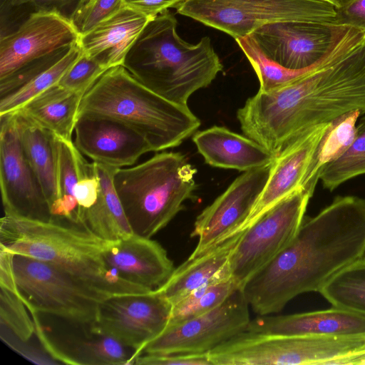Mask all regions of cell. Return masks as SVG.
Returning a JSON list of instances; mask_svg holds the SVG:
<instances>
[{
    "instance_id": "cell-1",
    "label": "cell",
    "mask_w": 365,
    "mask_h": 365,
    "mask_svg": "<svg viewBox=\"0 0 365 365\" xmlns=\"http://www.w3.org/2000/svg\"><path fill=\"white\" fill-rule=\"evenodd\" d=\"M365 115V31L349 26L315 68L259 91L237 111L241 130L274 158L317 125Z\"/></svg>"
},
{
    "instance_id": "cell-2",
    "label": "cell",
    "mask_w": 365,
    "mask_h": 365,
    "mask_svg": "<svg viewBox=\"0 0 365 365\" xmlns=\"http://www.w3.org/2000/svg\"><path fill=\"white\" fill-rule=\"evenodd\" d=\"M364 255L365 198L337 196L317 215L304 216L292 242L241 289L259 316L278 313Z\"/></svg>"
},
{
    "instance_id": "cell-3",
    "label": "cell",
    "mask_w": 365,
    "mask_h": 365,
    "mask_svg": "<svg viewBox=\"0 0 365 365\" xmlns=\"http://www.w3.org/2000/svg\"><path fill=\"white\" fill-rule=\"evenodd\" d=\"M178 21L165 10L151 19L122 64L140 83L163 98L187 106L190 96L207 87L223 65L208 36L192 44L177 32Z\"/></svg>"
},
{
    "instance_id": "cell-4",
    "label": "cell",
    "mask_w": 365,
    "mask_h": 365,
    "mask_svg": "<svg viewBox=\"0 0 365 365\" xmlns=\"http://www.w3.org/2000/svg\"><path fill=\"white\" fill-rule=\"evenodd\" d=\"M106 242L66 222L9 215L0 220V245L14 255L53 264L110 297L151 292L125 279L108 265L103 255Z\"/></svg>"
},
{
    "instance_id": "cell-5",
    "label": "cell",
    "mask_w": 365,
    "mask_h": 365,
    "mask_svg": "<svg viewBox=\"0 0 365 365\" xmlns=\"http://www.w3.org/2000/svg\"><path fill=\"white\" fill-rule=\"evenodd\" d=\"M84 113L123 123L140 134L152 151L179 145L200 125L187 106L155 93L122 65L108 69L83 95L78 115Z\"/></svg>"
},
{
    "instance_id": "cell-6",
    "label": "cell",
    "mask_w": 365,
    "mask_h": 365,
    "mask_svg": "<svg viewBox=\"0 0 365 365\" xmlns=\"http://www.w3.org/2000/svg\"><path fill=\"white\" fill-rule=\"evenodd\" d=\"M197 170L180 153L163 152L129 168H117L113 182L137 235L151 238L195 198Z\"/></svg>"
},
{
    "instance_id": "cell-7",
    "label": "cell",
    "mask_w": 365,
    "mask_h": 365,
    "mask_svg": "<svg viewBox=\"0 0 365 365\" xmlns=\"http://www.w3.org/2000/svg\"><path fill=\"white\" fill-rule=\"evenodd\" d=\"M13 266L19 292L31 314L42 312L91 325L102 302L110 297L46 262L14 254Z\"/></svg>"
},
{
    "instance_id": "cell-8",
    "label": "cell",
    "mask_w": 365,
    "mask_h": 365,
    "mask_svg": "<svg viewBox=\"0 0 365 365\" xmlns=\"http://www.w3.org/2000/svg\"><path fill=\"white\" fill-rule=\"evenodd\" d=\"M178 14L222 31L235 40L271 23H332L336 7L325 0H184Z\"/></svg>"
},
{
    "instance_id": "cell-9",
    "label": "cell",
    "mask_w": 365,
    "mask_h": 365,
    "mask_svg": "<svg viewBox=\"0 0 365 365\" xmlns=\"http://www.w3.org/2000/svg\"><path fill=\"white\" fill-rule=\"evenodd\" d=\"M314 191L309 187L297 190L243 230L228 262L231 278L239 288L292 242Z\"/></svg>"
},
{
    "instance_id": "cell-10",
    "label": "cell",
    "mask_w": 365,
    "mask_h": 365,
    "mask_svg": "<svg viewBox=\"0 0 365 365\" xmlns=\"http://www.w3.org/2000/svg\"><path fill=\"white\" fill-rule=\"evenodd\" d=\"M249 307L242 290L237 289L215 309L167 326L140 354L209 353L246 329L251 320Z\"/></svg>"
},
{
    "instance_id": "cell-11",
    "label": "cell",
    "mask_w": 365,
    "mask_h": 365,
    "mask_svg": "<svg viewBox=\"0 0 365 365\" xmlns=\"http://www.w3.org/2000/svg\"><path fill=\"white\" fill-rule=\"evenodd\" d=\"M171 309L172 304L157 289L112 296L101 304L90 331L116 339L133 349L137 357L167 327Z\"/></svg>"
},
{
    "instance_id": "cell-12",
    "label": "cell",
    "mask_w": 365,
    "mask_h": 365,
    "mask_svg": "<svg viewBox=\"0 0 365 365\" xmlns=\"http://www.w3.org/2000/svg\"><path fill=\"white\" fill-rule=\"evenodd\" d=\"M273 162V161H272ZM271 164L245 171L197 217L190 237L198 238L190 255H202L239 233L269 178Z\"/></svg>"
},
{
    "instance_id": "cell-13",
    "label": "cell",
    "mask_w": 365,
    "mask_h": 365,
    "mask_svg": "<svg viewBox=\"0 0 365 365\" xmlns=\"http://www.w3.org/2000/svg\"><path fill=\"white\" fill-rule=\"evenodd\" d=\"M0 186L4 215L51 221L48 200L22 148L13 113L0 115Z\"/></svg>"
},
{
    "instance_id": "cell-14",
    "label": "cell",
    "mask_w": 365,
    "mask_h": 365,
    "mask_svg": "<svg viewBox=\"0 0 365 365\" xmlns=\"http://www.w3.org/2000/svg\"><path fill=\"white\" fill-rule=\"evenodd\" d=\"M347 26L321 22H274L250 34L263 51L279 65L291 70H303L317 64Z\"/></svg>"
},
{
    "instance_id": "cell-15",
    "label": "cell",
    "mask_w": 365,
    "mask_h": 365,
    "mask_svg": "<svg viewBox=\"0 0 365 365\" xmlns=\"http://www.w3.org/2000/svg\"><path fill=\"white\" fill-rule=\"evenodd\" d=\"M71 21L56 11H40L14 33L0 38V79L24 65L78 43Z\"/></svg>"
},
{
    "instance_id": "cell-16",
    "label": "cell",
    "mask_w": 365,
    "mask_h": 365,
    "mask_svg": "<svg viewBox=\"0 0 365 365\" xmlns=\"http://www.w3.org/2000/svg\"><path fill=\"white\" fill-rule=\"evenodd\" d=\"M76 148L93 162L120 168L133 165L152 151L147 140L115 119L91 113L78 115L74 128Z\"/></svg>"
},
{
    "instance_id": "cell-17",
    "label": "cell",
    "mask_w": 365,
    "mask_h": 365,
    "mask_svg": "<svg viewBox=\"0 0 365 365\" xmlns=\"http://www.w3.org/2000/svg\"><path fill=\"white\" fill-rule=\"evenodd\" d=\"M331 124L332 122L317 125L274 158L265 187L241 231L297 190L302 187L314 190L308 185L311 165L319 145Z\"/></svg>"
},
{
    "instance_id": "cell-18",
    "label": "cell",
    "mask_w": 365,
    "mask_h": 365,
    "mask_svg": "<svg viewBox=\"0 0 365 365\" xmlns=\"http://www.w3.org/2000/svg\"><path fill=\"white\" fill-rule=\"evenodd\" d=\"M103 255L108 265L123 278L152 290L161 287L175 269L160 244L135 233L107 241Z\"/></svg>"
},
{
    "instance_id": "cell-19",
    "label": "cell",
    "mask_w": 365,
    "mask_h": 365,
    "mask_svg": "<svg viewBox=\"0 0 365 365\" xmlns=\"http://www.w3.org/2000/svg\"><path fill=\"white\" fill-rule=\"evenodd\" d=\"M245 331L295 336L365 335V315L332 306L299 314L259 316L250 320Z\"/></svg>"
},
{
    "instance_id": "cell-20",
    "label": "cell",
    "mask_w": 365,
    "mask_h": 365,
    "mask_svg": "<svg viewBox=\"0 0 365 365\" xmlns=\"http://www.w3.org/2000/svg\"><path fill=\"white\" fill-rule=\"evenodd\" d=\"M150 20L144 14L125 6L80 35L78 45L85 54L108 69L122 65L128 51Z\"/></svg>"
},
{
    "instance_id": "cell-21",
    "label": "cell",
    "mask_w": 365,
    "mask_h": 365,
    "mask_svg": "<svg viewBox=\"0 0 365 365\" xmlns=\"http://www.w3.org/2000/svg\"><path fill=\"white\" fill-rule=\"evenodd\" d=\"M192 140L205 163L213 167L245 172L268 165L274 159L253 140L225 127L197 131Z\"/></svg>"
},
{
    "instance_id": "cell-22",
    "label": "cell",
    "mask_w": 365,
    "mask_h": 365,
    "mask_svg": "<svg viewBox=\"0 0 365 365\" xmlns=\"http://www.w3.org/2000/svg\"><path fill=\"white\" fill-rule=\"evenodd\" d=\"M242 232L227 238L202 255L188 257L175 268L161 287L155 289L173 306L202 286L231 278L229 258Z\"/></svg>"
},
{
    "instance_id": "cell-23",
    "label": "cell",
    "mask_w": 365,
    "mask_h": 365,
    "mask_svg": "<svg viewBox=\"0 0 365 365\" xmlns=\"http://www.w3.org/2000/svg\"><path fill=\"white\" fill-rule=\"evenodd\" d=\"M11 113L25 155L51 208L58 197L54 134L22 113Z\"/></svg>"
},
{
    "instance_id": "cell-24",
    "label": "cell",
    "mask_w": 365,
    "mask_h": 365,
    "mask_svg": "<svg viewBox=\"0 0 365 365\" xmlns=\"http://www.w3.org/2000/svg\"><path fill=\"white\" fill-rule=\"evenodd\" d=\"M83 95L56 84L16 110L54 135L72 140L71 136Z\"/></svg>"
},
{
    "instance_id": "cell-25",
    "label": "cell",
    "mask_w": 365,
    "mask_h": 365,
    "mask_svg": "<svg viewBox=\"0 0 365 365\" xmlns=\"http://www.w3.org/2000/svg\"><path fill=\"white\" fill-rule=\"evenodd\" d=\"M100 181L97 202L84 215L82 227L106 240H117L134 233L113 182L117 168L93 162Z\"/></svg>"
},
{
    "instance_id": "cell-26",
    "label": "cell",
    "mask_w": 365,
    "mask_h": 365,
    "mask_svg": "<svg viewBox=\"0 0 365 365\" xmlns=\"http://www.w3.org/2000/svg\"><path fill=\"white\" fill-rule=\"evenodd\" d=\"M53 145L58 197L50 208L52 220L78 227V203L74 197V188L78 181L88 172L91 163L83 157L72 140L54 135Z\"/></svg>"
},
{
    "instance_id": "cell-27",
    "label": "cell",
    "mask_w": 365,
    "mask_h": 365,
    "mask_svg": "<svg viewBox=\"0 0 365 365\" xmlns=\"http://www.w3.org/2000/svg\"><path fill=\"white\" fill-rule=\"evenodd\" d=\"M64 364L81 365H130L135 364V351L105 334L91 331V336L73 343L62 351Z\"/></svg>"
},
{
    "instance_id": "cell-28",
    "label": "cell",
    "mask_w": 365,
    "mask_h": 365,
    "mask_svg": "<svg viewBox=\"0 0 365 365\" xmlns=\"http://www.w3.org/2000/svg\"><path fill=\"white\" fill-rule=\"evenodd\" d=\"M319 292L333 307L365 315V256L336 272Z\"/></svg>"
},
{
    "instance_id": "cell-29",
    "label": "cell",
    "mask_w": 365,
    "mask_h": 365,
    "mask_svg": "<svg viewBox=\"0 0 365 365\" xmlns=\"http://www.w3.org/2000/svg\"><path fill=\"white\" fill-rule=\"evenodd\" d=\"M82 53L78 43L56 63L43 71L14 92L0 98V115L19 109L29 101L57 84Z\"/></svg>"
},
{
    "instance_id": "cell-30",
    "label": "cell",
    "mask_w": 365,
    "mask_h": 365,
    "mask_svg": "<svg viewBox=\"0 0 365 365\" xmlns=\"http://www.w3.org/2000/svg\"><path fill=\"white\" fill-rule=\"evenodd\" d=\"M365 174V115L356 126V134L349 147L336 159L324 165L319 180L324 188L333 191L341 184Z\"/></svg>"
},
{
    "instance_id": "cell-31",
    "label": "cell",
    "mask_w": 365,
    "mask_h": 365,
    "mask_svg": "<svg viewBox=\"0 0 365 365\" xmlns=\"http://www.w3.org/2000/svg\"><path fill=\"white\" fill-rule=\"evenodd\" d=\"M255 70L259 81V91L268 92L282 87L317 66L303 70H291L270 58L250 34L235 40Z\"/></svg>"
},
{
    "instance_id": "cell-32",
    "label": "cell",
    "mask_w": 365,
    "mask_h": 365,
    "mask_svg": "<svg viewBox=\"0 0 365 365\" xmlns=\"http://www.w3.org/2000/svg\"><path fill=\"white\" fill-rule=\"evenodd\" d=\"M237 289L240 288L232 278L214 282L196 289L172 306L168 326L200 316L215 309Z\"/></svg>"
},
{
    "instance_id": "cell-33",
    "label": "cell",
    "mask_w": 365,
    "mask_h": 365,
    "mask_svg": "<svg viewBox=\"0 0 365 365\" xmlns=\"http://www.w3.org/2000/svg\"><path fill=\"white\" fill-rule=\"evenodd\" d=\"M361 115L359 111H353L332 122L314 155L308 178L309 185L315 187L322 168L339 156L353 141L356 123Z\"/></svg>"
},
{
    "instance_id": "cell-34",
    "label": "cell",
    "mask_w": 365,
    "mask_h": 365,
    "mask_svg": "<svg viewBox=\"0 0 365 365\" xmlns=\"http://www.w3.org/2000/svg\"><path fill=\"white\" fill-rule=\"evenodd\" d=\"M28 309L18 290L1 287V329L9 331L17 341L26 342L36 333L34 320L29 317Z\"/></svg>"
},
{
    "instance_id": "cell-35",
    "label": "cell",
    "mask_w": 365,
    "mask_h": 365,
    "mask_svg": "<svg viewBox=\"0 0 365 365\" xmlns=\"http://www.w3.org/2000/svg\"><path fill=\"white\" fill-rule=\"evenodd\" d=\"M125 6V0H80L69 20L81 35Z\"/></svg>"
},
{
    "instance_id": "cell-36",
    "label": "cell",
    "mask_w": 365,
    "mask_h": 365,
    "mask_svg": "<svg viewBox=\"0 0 365 365\" xmlns=\"http://www.w3.org/2000/svg\"><path fill=\"white\" fill-rule=\"evenodd\" d=\"M107 70L106 67L82 51L81 56L57 84L68 90L85 94Z\"/></svg>"
},
{
    "instance_id": "cell-37",
    "label": "cell",
    "mask_w": 365,
    "mask_h": 365,
    "mask_svg": "<svg viewBox=\"0 0 365 365\" xmlns=\"http://www.w3.org/2000/svg\"><path fill=\"white\" fill-rule=\"evenodd\" d=\"M71 46L59 49L47 56L29 62L6 78L0 79V98L14 92L29 82L34 76L56 63L67 53Z\"/></svg>"
},
{
    "instance_id": "cell-38",
    "label": "cell",
    "mask_w": 365,
    "mask_h": 365,
    "mask_svg": "<svg viewBox=\"0 0 365 365\" xmlns=\"http://www.w3.org/2000/svg\"><path fill=\"white\" fill-rule=\"evenodd\" d=\"M100 193V181L96 172L93 163H91L88 172L81 177L74 188V197L78 203V225L82 227L85 214L98 201Z\"/></svg>"
},
{
    "instance_id": "cell-39",
    "label": "cell",
    "mask_w": 365,
    "mask_h": 365,
    "mask_svg": "<svg viewBox=\"0 0 365 365\" xmlns=\"http://www.w3.org/2000/svg\"><path fill=\"white\" fill-rule=\"evenodd\" d=\"M134 364L139 365H212L208 353L150 354L137 356Z\"/></svg>"
},
{
    "instance_id": "cell-40",
    "label": "cell",
    "mask_w": 365,
    "mask_h": 365,
    "mask_svg": "<svg viewBox=\"0 0 365 365\" xmlns=\"http://www.w3.org/2000/svg\"><path fill=\"white\" fill-rule=\"evenodd\" d=\"M351 26L365 31V0H354L341 8H336L332 23Z\"/></svg>"
},
{
    "instance_id": "cell-41",
    "label": "cell",
    "mask_w": 365,
    "mask_h": 365,
    "mask_svg": "<svg viewBox=\"0 0 365 365\" xmlns=\"http://www.w3.org/2000/svg\"><path fill=\"white\" fill-rule=\"evenodd\" d=\"M183 1L184 0H125V4L151 19L170 8H175Z\"/></svg>"
},
{
    "instance_id": "cell-42",
    "label": "cell",
    "mask_w": 365,
    "mask_h": 365,
    "mask_svg": "<svg viewBox=\"0 0 365 365\" xmlns=\"http://www.w3.org/2000/svg\"><path fill=\"white\" fill-rule=\"evenodd\" d=\"M37 13L56 11L62 15L67 0H24Z\"/></svg>"
},
{
    "instance_id": "cell-43",
    "label": "cell",
    "mask_w": 365,
    "mask_h": 365,
    "mask_svg": "<svg viewBox=\"0 0 365 365\" xmlns=\"http://www.w3.org/2000/svg\"><path fill=\"white\" fill-rule=\"evenodd\" d=\"M339 364H365V351L343 358Z\"/></svg>"
},
{
    "instance_id": "cell-44",
    "label": "cell",
    "mask_w": 365,
    "mask_h": 365,
    "mask_svg": "<svg viewBox=\"0 0 365 365\" xmlns=\"http://www.w3.org/2000/svg\"><path fill=\"white\" fill-rule=\"evenodd\" d=\"M79 1L80 0H67L62 15L69 19Z\"/></svg>"
},
{
    "instance_id": "cell-45",
    "label": "cell",
    "mask_w": 365,
    "mask_h": 365,
    "mask_svg": "<svg viewBox=\"0 0 365 365\" xmlns=\"http://www.w3.org/2000/svg\"><path fill=\"white\" fill-rule=\"evenodd\" d=\"M330 3H331L336 8H341L346 4H349L351 1L354 0H328Z\"/></svg>"
},
{
    "instance_id": "cell-46",
    "label": "cell",
    "mask_w": 365,
    "mask_h": 365,
    "mask_svg": "<svg viewBox=\"0 0 365 365\" xmlns=\"http://www.w3.org/2000/svg\"><path fill=\"white\" fill-rule=\"evenodd\" d=\"M325 1H328V0H325Z\"/></svg>"
}]
</instances>
